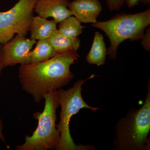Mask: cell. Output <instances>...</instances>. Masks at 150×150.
I'll return each instance as SVG.
<instances>
[{
  "label": "cell",
  "instance_id": "cell-14",
  "mask_svg": "<svg viewBox=\"0 0 150 150\" xmlns=\"http://www.w3.org/2000/svg\"><path fill=\"white\" fill-rule=\"evenodd\" d=\"M59 30L63 35L72 38H76L83 32L85 26L75 17L71 16L59 23Z\"/></svg>",
  "mask_w": 150,
  "mask_h": 150
},
{
  "label": "cell",
  "instance_id": "cell-12",
  "mask_svg": "<svg viewBox=\"0 0 150 150\" xmlns=\"http://www.w3.org/2000/svg\"><path fill=\"white\" fill-rule=\"evenodd\" d=\"M107 55V50L103 35L96 31L95 33L91 48L86 57V60L90 64L100 67L105 64Z\"/></svg>",
  "mask_w": 150,
  "mask_h": 150
},
{
  "label": "cell",
  "instance_id": "cell-19",
  "mask_svg": "<svg viewBox=\"0 0 150 150\" xmlns=\"http://www.w3.org/2000/svg\"><path fill=\"white\" fill-rule=\"evenodd\" d=\"M142 3V4H144L148 5L150 4V0H139V3Z\"/></svg>",
  "mask_w": 150,
  "mask_h": 150
},
{
  "label": "cell",
  "instance_id": "cell-10",
  "mask_svg": "<svg viewBox=\"0 0 150 150\" xmlns=\"http://www.w3.org/2000/svg\"><path fill=\"white\" fill-rule=\"evenodd\" d=\"M47 41L57 54L77 51L81 45L79 38H72L62 34L57 29L47 39Z\"/></svg>",
  "mask_w": 150,
  "mask_h": 150
},
{
  "label": "cell",
  "instance_id": "cell-18",
  "mask_svg": "<svg viewBox=\"0 0 150 150\" xmlns=\"http://www.w3.org/2000/svg\"><path fill=\"white\" fill-rule=\"evenodd\" d=\"M4 124L1 119H0V139L4 143H6L5 139L3 134V129Z\"/></svg>",
  "mask_w": 150,
  "mask_h": 150
},
{
  "label": "cell",
  "instance_id": "cell-11",
  "mask_svg": "<svg viewBox=\"0 0 150 150\" xmlns=\"http://www.w3.org/2000/svg\"><path fill=\"white\" fill-rule=\"evenodd\" d=\"M56 24L54 20H48L39 16L33 17L29 27L30 38L36 40L47 39L57 29Z\"/></svg>",
  "mask_w": 150,
  "mask_h": 150
},
{
  "label": "cell",
  "instance_id": "cell-6",
  "mask_svg": "<svg viewBox=\"0 0 150 150\" xmlns=\"http://www.w3.org/2000/svg\"><path fill=\"white\" fill-rule=\"evenodd\" d=\"M38 0H19L8 11L0 12V43L4 44L14 34L25 35L29 31L33 11Z\"/></svg>",
  "mask_w": 150,
  "mask_h": 150
},
{
  "label": "cell",
  "instance_id": "cell-2",
  "mask_svg": "<svg viewBox=\"0 0 150 150\" xmlns=\"http://www.w3.org/2000/svg\"><path fill=\"white\" fill-rule=\"evenodd\" d=\"M142 107L132 108L115 126L113 148L115 150H150V81Z\"/></svg>",
  "mask_w": 150,
  "mask_h": 150
},
{
  "label": "cell",
  "instance_id": "cell-8",
  "mask_svg": "<svg viewBox=\"0 0 150 150\" xmlns=\"http://www.w3.org/2000/svg\"><path fill=\"white\" fill-rule=\"evenodd\" d=\"M68 8L82 23H95L102 11L99 0H74L69 3Z\"/></svg>",
  "mask_w": 150,
  "mask_h": 150
},
{
  "label": "cell",
  "instance_id": "cell-5",
  "mask_svg": "<svg viewBox=\"0 0 150 150\" xmlns=\"http://www.w3.org/2000/svg\"><path fill=\"white\" fill-rule=\"evenodd\" d=\"M95 76L92 75L86 80L77 81L72 87L67 90L62 88L58 90L61 110L60 121L56 125L60 134V140L57 150H88L93 149L91 146L76 144L70 133L69 124L73 115L81 109L86 108L96 112L99 108L90 106L84 100L82 96V87L90 79Z\"/></svg>",
  "mask_w": 150,
  "mask_h": 150
},
{
  "label": "cell",
  "instance_id": "cell-17",
  "mask_svg": "<svg viewBox=\"0 0 150 150\" xmlns=\"http://www.w3.org/2000/svg\"><path fill=\"white\" fill-rule=\"evenodd\" d=\"M139 0H124V3H126L129 8H133L139 5Z\"/></svg>",
  "mask_w": 150,
  "mask_h": 150
},
{
  "label": "cell",
  "instance_id": "cell-9",
  "mask_svg": "<svg viewBox=\"0 0 150 150\" xmlns=\"http://www.w3.org/2000/svg\"><path fill=\"white\" fill-rule=\"evenodd\" d=\"M69 3L68 0H38L34 11L41 17L52 18L59 23L73 16L68 8Z\"/></svg>",
  "mask_w": 150,
  "mask_h": 150
},
{
  "label": "cell",
  "instance_id": "cell-1",
  "mask_svg": "<svg viewBox=\"0 0 150 150\" xmlns=\"http://www.w3.org/2000/svg\"><path fill=\"white\" fill-rule=\"evenodd\" d=\"M77 51L57 54L44 62L21 65L18 77L22 89L38 103L49 92L58 90L72 80L71 65L78 62Z\"/></svg>",
  "mask_w": 150,
  "mask_h": 150
},
{
  "label": "cell",
  "instance_id": "cell-4",
  "mask_svg": "<svg viewBox=\"0 0 150 150\" xmlns=\"http://www.w3.org/2000/svg\"><path fill=\"white\" fill-rule=\"evenodd\" d=\"M45 106L43 112L33 114L38 125L32 136L25 137V142L16 147L17 150H47L57 149L60 132L56 127V110L60 106L59 92L53 90L44 96Z\"/></svg>",
  "mask_w": 150,
  "mask_h": 150
},
{
  "label": "cell",
  "instance_id": "cell-15",
  "mask_svg": "<svg viewBox=\"0 0 150 150\" xmlns=\"http://www.w3.org/2000/svg\"><path fill=\"white\" fill-rule=\"evenodd\" d=\"M108 8L110 12L118 11L123 6L124 0H105Z\"/></svg>",
  "mask_w": 150,
  "mask_h": 150
},
{
  "label": "cell",
  "instance_id": "cell-20",
  "mask_svg": "<svg viewBox=\"0 0 150 150\" xmlns=\"http://www.w3.org/2000/svg\"><path fill=\"white\" fill-rule=\"evenodd\" d=\"M1 43H0V49H1ZM4 69V67H2V66L1 65V64H0V76H1V74L2 71V70H3V69Z\"/></svg>",
  "mask_w": 150,
  "mask_h": 150
},
{
  "label": "cell",
  "instance_id": "cell-13",
  "mask_svg": "<svg viewBox=\"0 0 150 150\" xmlns=\"http://www.w3.org/2000/svg\"><path fill=\"white\" fill-rule=\"evenodd\" d=\"M57 53L47 39L39 40L30 54V64L44 62L55 56Z\"/></svg>",
  "mask_w": 150,
  "mask_h": 150
},
{
  "label": "cell",
  "instance_id": "cell-7",
  "mask_svg": "<svg viewBox=\"0 0 150 150\" xmlns=\"http://www.w3.org/2000/svg\"><path fill=\"white\" fill-rule=\"evenodd\" d=\"M36 43L35 39L17 34L1 47L0 64L4 68L17 64H30V54L33 46Z\"/></svg>",
  "mask_w": 150,
  "mask_h": 150
},
{
  "label": "cell",
  "instance_id": "cell-3",
  "mask_svg": "<svg viewBox=\"0 0 150 150\" xmlns=\"http://www.w3.org/2000/svg\"><path fill=\"white\" fill-rule=\"evenodd\" d=\"M150 25V9L134 14L121 13L106 21H97L93 27L101 30L110 40L107 55L111 60L117 59L118 46L123 41L141 40Z\"/></svg>",
  "mask_w": 150,
  "mask_h": 150
},
{
  "label": "cell",
  "instance_id": "cell-16",
  "mask_svg": "<svg viewBox=\"0 0 150 150\" xmlns=\"http://www.w3.org/2000/svg\"><path fill=\"white\" fill-rule=\"evenodd\" d=\"M141 45L146 51H150V28L147 27L141 38Z\"/></svg>",
  "mask_w": 150,
  "mask_h": 150
}]
</instances>
